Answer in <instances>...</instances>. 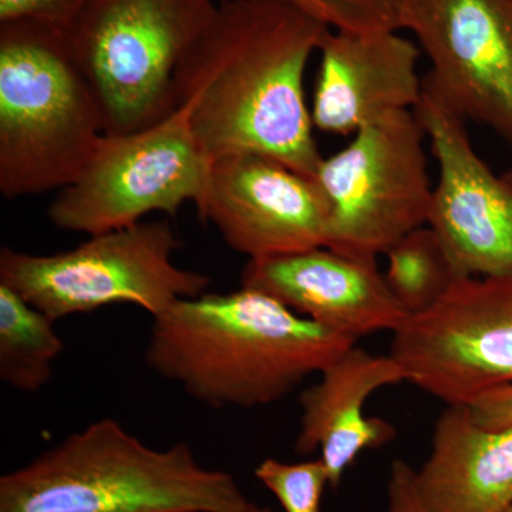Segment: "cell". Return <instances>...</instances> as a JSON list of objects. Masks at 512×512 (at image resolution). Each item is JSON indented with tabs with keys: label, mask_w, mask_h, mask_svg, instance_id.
I'll return each mask as SVG.
<instances>
[{
	"label": "cell",
	"mask_w": 512,
	"mask_h": 512,
	"mask_svg": "<svg viewBox=\"0 0 512 512\" xmlns=\"http://www.w3.org/2000/svg\"><path fill=\"white\" fill-rule=\"evenodd\" d=\"M214 0H90L67 45L92 87L104 134L134 133L177 109L175 80L210 26Z\"/></svg>",
	"instance_id": "obj_5"
},
{
	"label": "cell",
	"mask_w": 512,
	"mask_h": 512,
	"mask_svg": "<svg viewBox=\"0 0 512 512\" xmlns=\"http://www.w3.org/2000/svg\"><path fill=\"white\" fill-rule=\"evenodd\" d=\"M242 512H274V511H272L271 508L262 507V505H256V504L252 503L251 505H249L247 510L242 511Z\"/></svg>",
	"instance_id": "obj_24"
},
{
	"label": "cell",
	"mask_w": 512,
	"mask_h": 512,
	"mask_svg": "<svg viewBox=\"0 0 512 512\" xmlns=\"http://www.w3.org/2000/svg\"><path fill=\"white\" fill-rule=\"evenodd\" d=\"M103 136L99 103L66 36L32 22L0 23L3 197L62 191Z\"/></svg>",
	"instance_id": "obj_4"
},
{
	"label": "cell",
	"mask_w": 512,
	"mask_h": 512,
	"mask_svg": "<svg viewBox=\"0 0 512 512\" xmlns=\"http://www.w3.org/2000/svg\"><path fill=\"white\" fill-rule=\"evenodd\" d=\"M251 501L187 443L154 448L94 421L0 477V512H242Z\"/></svg>",
	"instance_id": "obj_3"
},
{
	"label": "cell",
	"mask_w": 512,
	"mask_h": 512,
	"mask_svg": "<svg viewBox=\"0 0 512 512\" xmlns=\"http://www.w3.org/2000/svg\"><path fill=\"white\" fill-rule=\"evenodd\" d=\"M241 286L266 293L298 315L355 340L394 333L409 318L376 259L352 258L328 247L251 259Z\"/></svg>",
	"instance_id": "obj_13"
},
{
	"label": "cell",
	"mask_w": 512,
	"mask_h": 512,
	"mask_svg": "<svg viewBox=\"0 0 512 512\" xmlns=\"http://www.w3.org/2000/svg\"><path fill=\"white\" fill-rule=\"evenodd\" d=\"M211 161L192 133L187 107L134 133L101 137L72 184L47 210L56 228L99 235L140 224L153 212L175 217L200 202Z\"/></svg>",
	"instance_id": "obj_8"
},
{
	"label": "cell",
	"mask_w": 512,
	"mask_h": 512,
	"mask_svg": "<svg viewBox=\"0 0 512 512\" xmlns=\"http://www.w3.org/2000/svg\"><path fill=\"white\" fill-rule=\"evenodd\" d=\"M318 382L299 397L301 419L295 450L302 456L318 451L332 490L366 450L396 439V427L380 417H367V399L393 384L407 382L392 355H373L357 346L346 350L319 373Z\"/></svg>",
	"instance_id": "obj_15"
},
{
	"label": "cell",
	"mask_w": 512,
	"mask_h": 512,
	"mask_svg": "<svg viewBox=\"0 0 512 512\" xmlns=\"http://www.w3.org/2000/svg\"><path fill=\"white\" fill-rule=\"evenodd\" d=\"M90 0H0V23L32 22L66 35Z\"/></svg>",
	"instance_id": "obj_21"
},
{
	"label": "cell",
	"mask_w": 512,
	"mask_h": 512,
	"mask_svg": "<svg viewBox=\"0 0 512 512\" xmlns=\"http://www.w3.org/2000/svg\"><path fill=\"white\" fill-rule=\"evenodd\" d=\"M414 113L439 170L427 225L458 281L512 275V170L497 174L485 163L467 120L426 82Z\"/></svg>",
	"instance_id": "obj_10"
},
{
	"label": "cell",
	"mask_w": 512,
	"mask_h": 512,
	"mask_svg": "<svg viewBox=\"0 0 512 512\" xmlns=\"http://www.w3.org/2000/svg\"><path fill=\"white\" fill-rule=\"evenodd\" d=\"M507 512H512V507L510 508V510H508Z\"/></svg>",
	"instance_id": "obj_25"
},
{
	"label": "cell",
	"mask_w": 512,
	"mask_h": 512,
	"mask_svg": "<svg viewBox=\"0 0 512 512\" xmlns=\"http://www.w3.org/2000/svg\"><path fill=\"white\" fill-rule=\"evenodd\" d=\"M389 353L407 382L447 406L510 386L512 275L460 279L429 311L407 318Z\"/></svg>",
	"instance_id": "obj_9"
},
{
	"label": "cell",
	"mask_w": 512,
	"mask_h": 512,
	"mask_svg": "<svg viewBox=\"0 0 512 512\" xmlns=\"http://www.w3.org/2000/svg\"><path fill=\"white\" fill-rule=\"evenodd\" d=\"M195 207L248 261L326 245L328 212L318 181L275 158L234 154L214 161Z\"/></svg>",
	"instance_id": "obj_12"
},
{
	"label": "cell",
	"mask_w": 512,
	"mask_h": 512,
	"mask_svg": "<svg viewBox=\"0 0 512 512\" xmlns=\"http://www.w3.org/2000/svg\"><path fill=\"white\" fill-rule=\"evenodd\" d=\"M387 512H429L424 507L414 483V468L406 461H393L390 467Z\"/></svg>",
	"instance_id": "obj_22"
},
{
	"label": "cell",
	"mask_w": 512,
	"mask_h": 512,
	"mask_svg": "<svg viewBox=\"0 0 512 512\" xmlns=\"http://www.w3.org/2000/svg\"><path fill=\"white\" fill-rule=\"evenodd\" d=\"M429 512H507L512 507V427L487 429L451 404L434 426L429 457L414 470Z\"/></svg>",
	"instance_id": "obj_16"
},
{
	"label": "cell",
	"mask_w": 512,
	"mask_h": 512,
	"mask_svg": "<svg viewBox=\"0 0 512 512\" xmlns=\"http://www.w3.org/2000/svg\"><path fill=\"white\" fill-rule=\"evenodd\" d=\"M329 26L279 0H224L184 57L175 101L211 163L275 158L315 177L323 157L305 76Z\"/></svg>",
	"instance_id": "obj_1"
},
{
	"label": "cell",
	"mask_w": 512,
	"mask_h": 512,
	"mask_svg": "<svg viewBox=\"0 0 512 512\" xmlns=\"http://www.w3.org/2000/svg\"><path fill=\"white\" fill-rule=\"evenodd\" d=\"M153 319L146 365L214 409L279 402L357 343L244 286L183 299Z\"/></svg>",
	"instance_id": "obj_2"
},
{
	"label": "cell",
	"mask_w": 512,
	"mask_h": 512,
	"mask_svg": "<svg viewBox=\"0 0 512 512\" xmlns=\"http://www.w3.org/2000/svg\"><path fill=\"white\" fill-rule=\"evenodd\" d=\"M414 110L397 111L360 128L338 153L323 157L315 178L326 201V245L376 259L429 220L431 185Z\"/></svg>",
	"instance_id": "obj_7"
},
{
	"label": "cell",
	"mask_w": 512,
	"mask_h": 512,
	"mask_svg": "<svg viewBox=\"0 0 512 512\" xmlns=\"http://www.w3.org/2000/svg\"><path fill=\"white\" fill-rule=\"evenodd\" d=\"M386 284L409 316L429 311L458 281L440 239L429 225L387 249Z\"/></svg>",
	"instance_id": "obj_18"
},
{
	"label": "cell",
	"mask_w": 512,
	"mask_h": 512,
	"mask_svg": "<svg viewBox=\"0 0 512 512\" xmlns=\"http://www.w3.org/2000/svg\"><path fill=\"white\" fill-rule=\"evenodd\" d=\"M468 407L477 423L487 429L512 427V384L488 390Z\"/></svg>",
	"instance_id": "obj_23"
},
{
	"label": "cell",
	"mask_w": 512,
	"mask_h": 512,
	"mask_svg": "<svg viewBox=\"0 0 512 512\" xmlns=\"http://www.w3.org/2000/svg\"><path fill=\"white\" fill-rule=\"evenodd\" d=\"M400 30L429 57L424 82L512 147V0H403Z\"/></svg>",
	"instance_id": "obj_11"
},
{
	"label": "cell",
	"mask_w": 512,
	"mask_h": 512,
	"mask_svg": "<svg viewBox=\"0 0 512 512\" xmlns=\"http://www.w3.org/2000/svg\"><path fill=\"white\" fill-rule=\"evenodd\" d=\"M333 30L373 33L400 30L403 0H279Z\"/></svg>",
	"instance_id": "obj_20"
},
{
	"label": "cell",
	"mask_w": 512,
	"mask_h": 512,
	"mask_svg": "<svg viewBox=\"0 0 512 512\" xmlns=\"http://www.w3.org/2000/svg\"><path fill=\"white\" fill-rule=\"evenodd\" d=\"M255 477L285 512H322V497L330 488L328 470L320 458L299 463L265 458L256 466Z\"/></svg>",
	"instance_id": "obj_19"
},
{
	"label": "cell",
	"mask_w": 512,
	"mask_h": 512,
	"mask_svg": "<svg viewBox=\"0 0 512 512\" xmlns=\"http://www.w3.org/2000/svg\"><path fill=\"white\" fill-rule=\"evenodd\" d=\"M55 320L0 284V379L19 392H39L53 377L64 343Z\"/></svg>",
	"instance_id": "obj_17"
},
{
	"label": "cell",
	"mask_w": 512,
	"mask_h": 512,
	"mask_svg": "<svg viewBox=\"0 0 512 512\" xmlns=\"http://www.w3.org/2000/svg\"><path fill=\"white\" fill-rule=\"evenodd\" d=\"M180 238L165 220L92 235L79 247L33 255L0 251V284L57 320L130 303L153 318L207 292L211 279L174 264Z\"/></svg>",
	"instance_id": "obj_6"
},
{
	"label": "cell",
	"mask_w": 512,
	"mask_h": 512,
	"mask_svg": "<svg viewBox=\"0 0 512 512\" xmlns=\"http://www.w3.org/2000/svg\"><path fill=\"white\" fill-rule=\"evenodd\" d=\"M318 55L311 116L322 133L352 137L373 121L416 109L423 96L417 72L423 53L397 30L329 29Z\"/></svg>",
	"instance_id": "obj_14"
}]
</instances>
